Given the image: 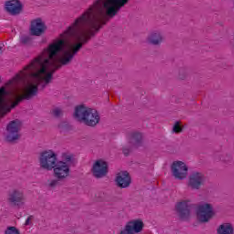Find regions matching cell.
<instances>
[{"label":"cell","instance_id":"2","mask_svg":"<svg viewBox=\"0 0 234 234\" xmlns=\"http://www.w3.org/2000/svg\"><path fill=\"white\" fill-rule=\"evenodd\" d=\"M39 161L41 166L48 170L54 169L57 164L56 154L50 150H47L42 152L39 157Z\"/></svg>","mask_w":234,"mask_h":234},{"label":"cell","instance_id":"5","mask_svg":"<svg viewBox=\"0 0 234 234\" xmlns=\"http://www.w3.org/2000/svg\"><path fill=\"white\" fill-rule=\"evenodd\" d=\"M108 171V164L105 161L103 160H97L93 164L92 172L95 177L102 178L106 175Z\"/></svg>","mask_w":234,"mask_h":234},{"label":"cell","instance_id":"6","mask_svg":"<svg viewBox=\"0 0 234 234\" xmlns=\"http://www.w3.org/2000/svg\"><path fill=\"white\" fill-rule=\"evenodd\" d=\"M46 30V25L41 19L33 20L31 23L30 30L33 35L39 36L41 35Z\"/></svg>","mask_w":234,"mask_h":234},{"label":"cell","instance_id":"9","mask_svg":"<svg viewBox=\"0 0 234 234\" xmlns=\"http://www.w3.org/2000/svg\"><path fill=\"white\" fill-rule=\"evenodd\" d=\"M131 177L128 172L121 171L118 174L116 177V182L118 186L122 188H125L131 183Z\"/></svg>","mask_w":234,"mask_h":234},{"label":"cell","instance_id":"12","mask_svg":"<svg viewBox=\"0 0 234 234\" xmlns=\"http://www.w3.org/2000/svg\"><path fill=\"white\" fill-rule=\"evenodd\" d=\"M217 231L219 234H232L233 233V229L231 224H223L219 226Z\"/></svg>","mask_w":234,"mask_h":234},{"label":"cell","instance_id":"10","mask_svg":"<svg viewBox=\"0 0 234 234\" xmlns=\"http://www.w3.org/2000/svg\"><path fill=\"white\" fill-rule=\"evenodd\" d=\"M143 227V223L140 220L132 221L128 224L125 231L127 233H137L140 232Z\"/></svg>","mask_w":234,"mask_h":234},{"label":"cell","instance_id":"11","mask_svg":"<svg viewBox=\"0 0 234 234\" xmlns=\"http://www.w3.org/2000/svg\"><path fill=\"white\" fill-rule=\"evenodd\" d=\"M204 178L199 173L193 174L190 178V183L191 186L195 188L200 187L203 183Z\"/></svg>","mask_w":234,"mask_h":234},{"label":"cell","instance_id":"7","mask_svg":"<svg viewBox=\"0 0 234 234\" xmlns=\"http://www.w3.org/2000/svg\"><path fill=\"white\" fill-rule=\"evenodd\" d=\"M5 8L11 15H16L21 12L23 6L18 0H9L5 3Z\"/></svg>","mask_w":234,"mask_h":234},{"label":"cell","instance_id":"8","mask_svg":"<svg viewBox=\"0 0 234 234\" xmlns=\"http://www.w3.org/2000/svg\"><path fill=\"white\" fill-rule=\"evenodd\" d=\"M54 171L55 176L60 179L66 178L70 173V169L67 165L62 162L57 163L54 168Z\"/></svg>","mask_w":234,"mask_h":234},{"label":"cell","instance_id":"1","mask_svg":"<svg viewBox=\"0 0 234 234\" xmlns=\"http://www.w3.org/2000/svg\"><path fill=\"white\" fill-rule=\"evenodd\" d=\"M74 115L78 120L89 126H95L100 121V116L97 111L84 105L77 106L75 110Z\"/></svg>","mask_w":234,"mask_h":234},{"label":"cell","instance_id":"14","mask_svg":"<svg viewBox=\"0 0 234 234\" xmlns=\"http://www.w3.org/2000/svg\"><path fill=\"white\" fill-rule=\"evenodd\" d=\"M20 126V123L18 122H16V121H14L13 122L11 123L8 125V128H10V129H18L19 127Z\"/></svg>","mask_w":234,"mask_h":234},{"label":"cell","instance_id":"4","mask_svg":"<svg viewBox=\"0 0 234 234\" xmlns=\"http://www.w3.org/2000/svg\"><path fill=\"white\" fill-rule=\"evenodd\" d=\"M171 171L176 178L182 179L186 177L188 169L184 162L177 161L173 163L171 166Z\"/></svg>","mask_w":234,"mask_h":234},{"label":"cell","instance_id":"13","mask_svg":"<svg viewBox=\"0 0 234 234\" xmlns=\"http://www.w3.org/2000/svg\"><path fill=\"white\" fill-rule=\"evenodd\" d=\"M61 45L62 42H58L53 44L50 48V53L51 54H53L57 52L58 49H59L61 48Z\"/></svg>","mask_w":234,"mask_h":234},{"label":"cell","instance_id":"3","mask_svg":"<svg viewBox=\"0 0 234 234\" xmlns=\"http://www.w3.org/2000/svg\"><path fill=\"white\" fill-rule=\"evenodd\" d=\"M214 215V210L210 204L207 203L202 204L199 206L197 209V218L201 222H207L212 218Z\"/></svg>","mask_w":234,"mask_h":234},{"label":"cell","instance_id":"15","mask_svg":"<svg viewBox=\"0 0 234 234\" xmlns=\"http://www.w3.org/2000/svg\"><path fill=\"white\" fill-rule=\"evenodd\" d=\"M18 233V230L16 229L15 228L13 227L8 228L6 231V233L7 234H17Z\"/></svg>","mask_w":234,"mask_h":234}]
</instances>
